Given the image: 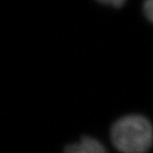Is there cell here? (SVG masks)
Instances as JSON below:
<instances>
[{"label":"cell","mask_w":153,"mask_h":153,"mask_svg":"<svg viewBox=\"0 0 153 153\" xmlns=\"http://www.w3.org/2000/svg\"><path fill=\"white\" fill-rule=\"evenodd\" d=\"M111 139L121 153H146L153 144V126L143 115H124L112 124Z\"/></svg>","instance_id":"cell-1"},{"label":"cell","mask_w":153,"mask_h":153,"mask_svg":"<svg viewBox=\"0 0 153 153\" xmlns=\"http://www.w3.org/2000/svg\"><path fill=\"white\" fill-rule=\"evenodd\" d=\"M64 153H108L99 140L91 136H84L76 143L67 145Z\"/></svg>","instance_id":"cell-2"},{"label":"cell","mask_w":153,"mask_h":153,"mask_svg":"<svg viewBox=\"0 0 153 153\" xmlns=\"http://www.w3.org/2000/svg\"><path fill=\"white\" fill-rule=\"evenodd\" d=\"M143 12L145 17L153 23V0H145L143 3Z\"/></svg>","instance_id":"cell-3"},{"label":"cell","mask_w":153,"mask_h":153,"mask_svg":"<svg viewBox=\"0 0 153 153\" xmlns=\"http://www.w3.org/2000/svg\"><path fill=\"white\" fill-rule=\"evenodd\" d=\"M97 1H99L105 5L114 6V7H121L126 0H97Z\"/></svg>","instance_id":"cell-4"}]
</instances>
